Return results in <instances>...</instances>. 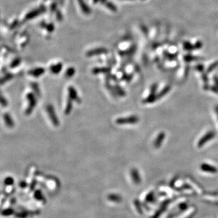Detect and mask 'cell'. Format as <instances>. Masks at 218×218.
<instances>
[{"label":"cell","mask_w":218,"mask_h":218,"mask_svg":"<svg viewBox=\"0 0 218 218\" xmlns=\"http://www.w3.org/2000/svg\"><path fill=\"white\" fill-rule=\"evenodd\" d=\"M138 118L136 116H131L130 117L126 118H118L116 122L118 124H135L138 121Z\"/></svg>","instance_id":"cell-1"},{"label":"cell","mask_w":218,"mask_h":218,"mask_svg":"<svg viewBox=\"0 0 218 218\" xmlns=\"http://www.w3.org/2000/svg\"><path fill=\"white\" fill-rule=\"evenodd\" d=\"M215 136V133L213 132H210L205 134L202 138H200L199 141L197 143V147H202L205 144H206L208 141L213 139Z\"/></svg>","instance_id":"cell-2"},{"label":"cell","mask_w":218,"mask_h":218,"mask_svg":"<svg viewBox=\"0 0 218 218\" xmlns=\"http://www.w3.org/2000/svg\"><path fill=\"white\" fill-rule=\"evenodd\" d=\"M47 112L48 113V115H49L50 118L52 121V122L55 125H57L59 124V121L58 120V118L57 117V115L55 112L54 108L52 106L49 105L47 106Z\"/></svg>","instance_id":"cell-3"},{"label":"cell","mask_w":218,"mask_h":218,"mask_svg":"<svg viewBox=\"0 0 218 218\" xmlns=\"http://www.w3.org/2000/svg\"><path fill=\"white\" fill-rule=\"evenodd\" d=\"M156 85H153L151 87V94L148 96V98L145 99V102H152L153 101H155L157 99V96H155V92H156Z\"/></svg>","instance_id":"cell-4"},{"label":"cell","mask_w":218,"mask_h":218,"mask_svg":"<svg viewBox=\"0 0 218 218\" xmlns=\"http://www.w3.org/2000/svg\"><path fill=\"white\" fill-rule=\"evenodd\" d=\"M165 136V135L163 132H162L158 135V136L156 138V139L155 141V143H154V146L156 148H159L161 146Z\"/></svg>","instance_id":"cell-5"},{"label":"cell","mask_w":218,"mask_h":218,"mask_svg":"<svg viewBox=\"0 0 218 218\" xmlns=\"http://www.w3.org/2000/svg\"><path fill=\"white\" fill-rule=\"evenodd\" d=\"M200 168L203 171L210 173H216L217 171V169L214 167L207 164H202L200 166Z\"/></svg>","instance_id":"cell-6"},{"label":"cell","mask_w":218,"mask_h":218,"mask_svg":"<svg viewBox=\"0 0 218 218\" xmlns=\"http://www.w3.org/2000/svg\"><path fill=\"white\" fill-rule=\"evenodd\" d=\"M69 90V98H70L76 101H79V98H78V95L75 90V89L72 87H70L68 89Z\"/></svg>","instance_id":"cell-7"},{"label":"cell","mask_w":218,"mask_h":218,"mask_svg":"<svg viewBox=\"0 0 218 218\" xmlns=\"http://www.w3.org/2000/svg\"><path fill=\"white\" fill-rule=\"evenodd\" d=\"M62 64L58 63L57 64H53L50 67V70L53 73H59V72L62 69Z\"/></svg>","instance_id":"cell-8"},{"label":"cell","mask_w":218,"mask_h":218,"mask_svg":"<svg viewBox=\"0 0 218 218\" xmlns=\"http://www.w3.org/2000/svg\"><path fill=\"white\" fill-rule=\"evenodd\" d=\"M44 72V69H42V68H39V69H37L35 70H33L31 74L34 76H40L41 75H43Z\"/></svg>","instance_id":"cell-9"},{"label":"cell","mask_w":218,"mask_h":218,"mask_svg":"<svg viewBox=\"0 0 218 218\" xmlns=\"http://www.w3.org/2000/svg\"><path fill=\"white\" fill-rule=\"evenodd\" d=\"M171 89V87L170 86H167L166 87H165L162 91L161 92H160V93L157 96V98H161L162 96H164V95H165Z\"/></svg>","instance_id":"cell-10"},{"label":"cell","mask_w":218,"mask_h":218,"mask_svg":"<svg viewBox=\"0 0 218 218\" xmlns=\"http://www.w3.org/2000/svg\"><path fill=\"white\" fill-rule=\"evenodd\" d=\"M218 66V63L217 62H216L214 63H213L211 65H210V66L208 67V70H207V72H210L211 71H212L213 70H214L217 66Z\"/></svg>","instance_id":"cell-11"},{"label":"cell","mask_w":218,"mask_h":218,"mask_svg":"<svg viewBox=\"0 0 218 218\" xmlns=\"http://www.w3.org/2000/svg\"><path fill=\"white\" fill-rule=\"evenodd\" d=\"M66 74L68 76H71L72 75H73L74 74V69H70L67 70V71L66 72Z\"/></svg>","instance_id":"cell-12"},{"label":"cell","mask_w":218,"mask_h":218,"mask_svg":"<svg viewBox=\"0 0 218 218\" xmlns=\"http://www.w3.org/2000/svg\"><path fill=\"white\" fill-rule=\"evenodd\" d=\"M216 113H217V115H218V106H216Z\"/></svg>","instance_id":"cell-13"}]
</instances>
